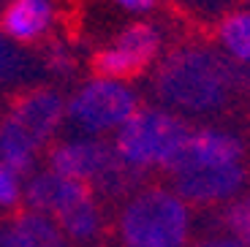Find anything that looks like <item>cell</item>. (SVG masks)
I'll list each match as a JSON object with an SVG mask.
<instances>
[{
    "mask_svg": "<svg viewBox=\"0 0 250 247\" xmlns=\"http://www.w3.org/2000/svg\"><path fill=\"white\" fill-rule=\"evenodd\" d=\"M62 236H68L74 242H93L101 234V209L95 204V198H84L79 204H74L68 212H62L55 220Z\"/></svg>",
    "mask_w": 250,
    "mask_h": 247,
    "instance_id": "obj_13",
    "label": "cell"
},
{
    "mask_svg": "<svg viewBox=\"0 0 250 247\" xmlns=\"http://www.w3.org/2000/svg\"><path fill=\"white\" fill-rule=\"evenodd\" d=\"M65 106H62L60 95L52 90H36V93L25 95L8 114V123H14L36 147L49 142L57 125L62 123Z\"/></svg>",
    "mask_w": 250,
    "mask_h": 247,
    "instance_id": "obj_9",
    "label": "cell"
},
{
    "mask_svg": "<svg viewBox=\"0 0 250 247\" xmlns=\"http://www.w3.org/2000/svg\"><path fill=\"white\" fill-rule=\"evenodd\" d=\"M239 68L218 49L185 43L161 57L152 76L155 95L174 114H215L231 101Z\"/></svg>",
    "mask_w": 250,
    "mask_h": 247,
    "instance_id": "obj_2",
    "label": "cell"
},
{
    "mask_svg": "<svg viewBox=\"0 0 250 247\" xmlns=\"http://www.w3.org/2000/svg\"><path fill=\"white\" fill-rule=\"evenodd\" d=\"M52 25V3L49 0H14L3 11L0 27L11 41H36Z\"/></svg>",
    "mask_w": 250,
    "mask_h": 247,
    "instance_id": "obj_10",
    "label": "cell"
},
{
    "mask_svg": "<svg viewBox=\"0 0 250 247\" xmlns=\"http://www.w3.org/2000/svg\"><path fill=\"white\" fill-rule=\"evenodd\" d=\"M22 68H25L22 55L0 36V79H14V76L22 74Z\"/></svg>",
    "mask_w": 250,
    "mask_h": 247,
    "instance_id": "obj_16",
    "label": "cell"
},
{
    "mask_svg": "<svg viewBox=\"0 0 250 247\" xmlns=\"http://www.w3.org/2000/svg\"><path fill=\"white\" fill-rule=\"evenodd\" d=\"M46 65H49L55 74H71V71H74V55H71L62 43H52L49 52H46Z\"/></svg>",
    "mask_w": 250,
    "mask_h": 247,
    "instance_id": "obj_18",
    "label": "cell"
},
{
    "mask_svg": "<svg viewBox=\"0 0 250 247\" xmlns=\"http://www.w3.org/2000/svg\"><path fill=\"white\" fill-rule=\"evenodd\" d=\"M185 117L166 106H139L131 120L114 133V152L128 168L144 174L152 168H166L177 163L190 136Z\"/></svg>",
    "mask_w": 250,
    "mask_h": 247,
    "instance_id": "obj_3",
    "label": "cell"
},
{
    "mask_svg": "<svg viewBox=\"0 0 250 247\" xmlns=\"http://www.w3.org/2000/svg\"><path fill=\"white\" fill-rule=\"evenodd\" d=\"M120 8H125V11L131 14H147L152 6H155V0H114Z\"/></svg>",
    "mask_w": 250,
    "mask_h": 247,
    "instance_id": "obj_20",
    "label": "cell"
},
{
    "mask_svg": "<svg viewBox=\"0 0 250 247\" xmlns=\"http://www.w3.org/2000/svg\"><path fill=\"white\" fill-rule=\"evenodd\" d=\"M0 247H68L55 220L27 212L11 226H0Z\"/></svg>",
    "mask_w": 250,
    "mask_h": 247,
    "instance_id": "obj_11",
    "label": "cell"
},
{
    "mask_svg": "<svg viewBox=\"0 0 250 247\" xmlns=\"http://www.w3.org/2000/svg\"><path fill=\"white\" fill-rule=\"evenodd\" d=\"M188 247H248V245H242V242H239L237 236H231L229 231H218V234L201 236L199 242H190Z\"/></svg>",
    "mask_w": 250,
    "mask_h": 247,
    "instance_id": "obj_19",
    "label": "cell"
},
{
    "mask_svg": "<svg viewBox=\"0 0 250 247\" xmlns=\"http://www.w3.org/2000/svg\"><path fill=\"white\" fill-rule=\"evenodd\" d=\"M223 226L231 236L250 247V193H239L223 206Z\"/></svg>",
    "mask_w": 250,
    "mask_h": 247,
    "instance_id": "obj_15",
    "label": "cell"
},
{
    "mask_svg": "<svg viewBox=\"0 0 250 247\" xmlns=\"http://www.w3.org/2000/svg\"><path fill=\"white\" fill-rule=\"evenodd\" d=\"M19 201V174L0 163V206H14Z\"/></svg>",
    "mask_w": 250,
    "mask_h": 247,
    "instance_id": "obj_17",
    "label": "cell"
},
{
    "mask_svg": "<svg viewBox=\"0 0 250 247\" xmlns=\"http://www.w3.org/2000/svg\"><path fill=\"white\" fill-rule=\"evenodd\" d=\"M36 149L38 147L14 123L6 120V123L0 125V163L6 168H11L14 174H22L33 166Z\"/></svg>",
    "mask_w": 250,
    "mask_h": 247,
    "instance_id": "obj_14",
    "label": "cell"
},
{
    "mask_svg": "<svg viewBox=\"0 0 250 247\" xmlns=\"http://www.w3.org/2000/svg\"><path fill=\"white\" fill-rule=\"evenodd\" d=\"M49 171L84 182L87 187L95 185L106 193H123L142 179V174L120 161L112 144L98 139H74L57 144L49 152Z\"/></svg>",
    "mask_w": 250,
    "mask_h": 247,
    "instance_id": "obj_5",
    "label": "cell"
},
{
    "mask_svg": "<svg viewBox=\"0 0 250 247\" xmlns=\"http://www.w3.org/2000/svg\"><path fill=\"white\" fill-rule=\"evenodd\" d=\"M136 109H139L136 90L128 82L104 79V76L82 84L79 93L65 106L71 123L79 125L90 136L117 133Z\"/></svg>",
    "mask_w": 250,
    "mask_h": 247,
    "instance_id": "obj_6",
    "label": "cell"
},
{
    "mask_svg": "<svg viewBox=\"0 0 250 247\" xmlns=\"http://www.w3.org/2000/svg\"><path fill=\"white\" fill-rule=\"evenodd\" d=\"M161 46H163V38L155 25L133 22V25L123 27L114 36V41L106 43L95 55V60H93L95 74L104 76V79L128 82L133 76H139L142 71H147L158 60Z\"/></svg>",
    "mask_w": 250,
    "mask_h": 247,
    "instance_id": "obj_7",
    "label": "cell"
},
{
    "mask_svg": "<svg viewBox=\"0 0 250 247\" xmlns=\"http://www.w3.org/2000/svg\"><path fill=\"white\" fill-rule=\"evenodd\" d=\"M93 196L84 182H76V179L60 177L55 171H44L38 177L30 179V185L25 187V201L33 212L49 217V220H57L62 212H68L74 204L84 201V198Z\"/></svg>",
    "mask_w": 250,
    "mask_h": 247,
    "instance_id": "obj_8",
    "label": "cell"
},
{
    "mask_svg": "<svg viewBox=\"0 0 250 247\" xmlns=\"http://www.w3.org/2000/svg\"><path fill=\"white\" fill-rule=\"evenodd\" d=\"M218 52L239 71H250V6L226 11L218 22Z\"/></svg>",
    "mask_w": 250,
    "mask_h": 247,
    "instance_id": "obj_12",
    "label": "cell"
},
{
    "mask_svg": "<svg viewBox=\"0 0 250 247\" xmlns=\"http://www.w3.org/2000/svg\"><path fill=\"white\" fill-rule=\"evenodd\" d=\"M245 147L237 133L226 128H196L185 149L171 166V190L196 206L229 204L245 187Z\"/></svg>",
    "mask_w": 250,
    "mask_h": 247,
    "instance_id": "obj_1",
    "label": "cell"
},
{
    "mask_svg": "<svg viewBox=\"0 0 250 247\" xmlns=\"http://www.w3.org/2000/svg\"><path fill=\"white\" fill-rule=\"evenodd\" d=\"M193 215L171 187H142L120 212V239L125 247H188Z\"/></svg>",
    "mask_w": 250,
    "mask_h": 247,
    "instance_id": "obj_4",
    "label": "cell"
}]
</instances>
